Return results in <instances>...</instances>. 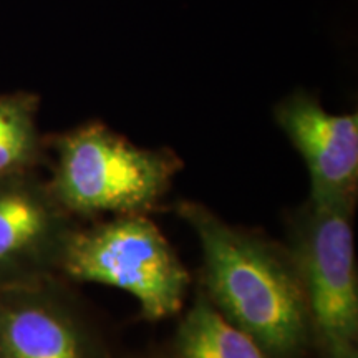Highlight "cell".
Here are the masks:
<instances>
[{"label": "cell", "mask_w": 358, "mask_h": 358, "mask_svg": "<svg viewBox=\"0 0 358 358\" xmlns=\"http://www.w3.org/2000/svg\"><path fill=\"white\" fill-rule=\"evenodd\" d=\"M50 148L55 161L47 185L73 219L151 211L182 168L168 148L136 146L101 122L57 134Z\"/></svg>", "instance_id": "7a4b0ae2"}, {"label": "cell", "mask_w": 358, "mask_h": 358, "mask_svg": "<svg viewBox=\"0 0 358 358\" xmlns=\"http://www.w3.org/2000/svg\"><path fill=\"white\" fill-rule=\"evenodd\" d=\"M58 277L122 289L150 322L181 310L191 282L166 237L143 214L75 226L65 243Z\"/></svg>", "instance_id": "3957f363"}, {"label": "cell", "mask_w": 358, "mask_h": 358, "mask_svg": "<svg viewBox=\"0 0 358 358\" xmlns=\"http://www.w3.org/2000/svg\"><path fill=\"white\" fill-rule=\"evenodd\" d=\"M0 358H106L60 277L0 289Z\"/></svg>", "instance_id": "8992f818"}, {"label": "cell", "mask_w": 358, "mask_h": 358, "mask_svg": "<svg viewBox=\"0 0 358 358\" xmlns=\"http://www.w3.org/2000/svg\"><path fill=\"white\" fill-rule=\"evenodd\" d=\"M274 118L306 163L308 203L355 208L358 192V115H334L306 90L274 106Z\"/></svg>", "instance_id": "52a82bcc"}, {"label": "cell", "mask_w": 358, "mask_h": 358, "mask_svg": "<svg viewBox=\"0 0 358 358\" xmlns=\"http://www.w3.org/2000/svg\"><path fill=\"white\" fill-rule=\"evenodd\" d=\"M178 214L199 241L209 302L271 358H302L310 320L287 248L231 226L196 201L179 203Z\"/></svg>", "instance_id": "6da1fadb"}, {"label": "cell", "mask_w": 358, "mask_h": 358, "mask_svg": "<svg viewBox=\"0 0 358 358\" xmlns=\"http://www.w3.org/2000/svg\"><path fill=\"white\" fill-rule=\"evenodd\" d=\"M353 208L307 204L290 224L287 250L306 297L320 355L357 345L358 271Z\"/></svg>", "instance_id": "277c9868"}, {"label": "cell", "mask_w": 358, "mask_h": 358, "mask_svg": "<svg viewBox=\"0 0 358 358\" xmlns=\"http://www.w3.org/2000/svg\"><path fill=\"white\" fill-rule=\"evenodd\" d=\"M166 358H271L231 324L204 294L179 322Z\"/></svg>", "instance_id": "ba28073f"}, {"label": "cell", "mask_w": 358, "mask_h": 358, "mask_svg": "<svg viewBox=\"0 0 358 358\" xmlns=\"http://www.w3.org/2000/svg\"><path fill=\"white\" fill-rule=\"evenodd\" d=\"M75 226L37 173L0 174V289L58 277Z\"/></svg>", "instance_id": "5b68a950"}, {"label": "cell", "mask_w": 358, "mask_h": 358, "mask_svg": "<svg viewBox=\"0 0 358 358\" xmlns=\"http://www.w3.org/2000/svg\"><path fill=\"white\" fill-rule=\"evenodd\" d=\"M37 111L38 96L34 93L0 95V174L35 171L43 161Z\"/></svg>", "instance_id": "9c48e42d"}, {"label": "cell", "mask_w": 358, "mask_h": 358, "mask_svg": "<svg viewBox=\"0 0 358 358\" xmlns=\"http://www.w3.org/2000/svg\"><path fill=\"white\" fill-rule=\"evenodd\" d=\"M322 358H358V348L357 345L340 348V350L327 353V355H324Z\"/></svg>", "instance_id": "30bf717a"}]
</instances>
